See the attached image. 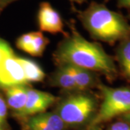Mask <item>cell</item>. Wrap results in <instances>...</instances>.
Masks as SVG:
<instances>
[{
	"instance_id": "8992f818",
	"label": "cell",
	"mask_w": 130,
	"mask_h": 130,
	"mask_svg": "<svg viewBox=\"0 0 130 130\" xmlns=\"http://www.w3.org/2000/svg\"><path fill=\"white\" fill-rule=\"evenodd\" d=\"M57 100L58 98L51 93L29 88L25 106L16 116L22 119L46 112L47 108L56 103Z\"/></svg>"
},
{
	"instance_id": "484cf974",
	"label": "cell",
	"mask_w": 130,
	"mask_h": 130,
	"mask_svg": "<svg viewBox=\"0 0 130 130\" xmlns=\"http://www.w3.org/2000/svg\"><path fill=\"white\" fill-rule=\"evenodd\" d=\"M129 18H130V14H129Z\"/></svg>"
},
{
	"instance_id": "ac0fdd59",
	"label": "cell",
	"mask_w": 130,
	"mask_h": 130,
	"mask_svg": "<svg viewBox=\"0 0 130 130\" xmlns=\"http://www.w3.org/2000/svg\"><path fill=\"white\" fill-rule=\"evenodd\" d=\"M108 130H130V124L124 120L117 121L110 126Z\"/></svg>"
},
{
	"instance_id": "6da1fadb",
	"label": "cell",
	"mask_w": 130,
	"mask_h": 130,
	"mask_svg": "<svg viewBox=\"0 0 130 130\" xmlns=\"http://www.w3.org/2000/svg\"><path fill=\"white\" fill-rule=\"evenodd\" d=\"M70 34L59 43L54 54L58 65H72L113 78L117 70L112 57L97 42L88 41L77 31L73 21L69 23Z\"/></svg>"
},
{
	"instance_id": "e0dca14e",
	"label": "cell",
	"mask_w": 130,
	"mask_h": 130,
	"mask_svg": "<svg viewBox=\"0 0 130 130\" xmlns=\"http://www.w3.org/2000/svg\"><path fill=\"white\" fill-rule=\"evenodd\" d=\"M7 115V105L0 93V127H2L6 123Z\"/></svg>"
},
{
	"instance_id": "52a82bcc",
	"label": "cell",
	"mask_w": 130,
	"mask_h": 130,
	"mask_svg": "<svg viewBox=\"0 0 130 130\" xmlns=\"http://www.w3.org/2000/svg\"><path fill=\"white\" fill-rule=\"evenodd\" d=\"M38 25L41 32L51 34L65 33L64 23L59 12L48 2H43L39 5L37 14Z\"/></svg>"
},
{
	"instance_id": "30bf717a",
	"label": "cell",
	"mask_w": 130,
	"mask_h": 130,
	"mask_svg": "<svg viewBox=\"0 0 130 130\" xmlns=\"http://www.w3.org/2000/svg\"><path fill=\"white\" fill-rule=\"evenodd\" d=\"M66 66H67L74 78L78 92L90 88L97 84L96 77L92 71L72 65Z\"/></svg>"
},
{
	"instance_id": "d6986e66",
	"label": "cell",
	"mask_w": 130,
	"mask_h": 130,
	"mask_svg": "<svg viewBox=\"0 0 130 130\" xmlns=\"http://www.w3.org/2000/svg\"><path fill=\"white\" fill-rule=\"evenodd\" d=\"M118 7L130 9V0H118Z\"/></svg>"
},
{
	"instance_id": "8fae6325",
	"label": "cell",
	"mask_w": 130,
	"mask_h": 130,
	"mask_svg": "<svg viewBox=\"0 0 130 130\" xmlns=\"http://www.w3.org/2000/svg\"><path fill=\"white\" fill-rule=\"evenodd\" d=\"M52 85L67 91L78 92L72 75L66 65H59L51 78Z\"/></svg>"
},
{
	"instance_id": "7402d4cb",
	"label": "cell",
	"mask_w": 130,
	"mask_h": 130,
	"mask_svg": "<svg viewBox=\"0 0 130 130\" xmlns=\"http://www.w3.org/2000/svg\"><path fill=\"white\" fill-rule=\"evenodd\" d=\"M69 1L72 3H76V4H79V5L87 2V0H69Z\"/></svg>"
},
{
	"instance_id": "ba28073f",
	"label": "cell",
	"mask_w": 130,
	"mask_h": 130,
	"mask_svg": "<svg viewBox=\"0 0 130 130\" xmlns=\"http://www.w3.org/2000/svg\"><path fill=\"white\" fill-rule=\"evenodd\" d=\"M23 130H65L67 125L55 111L22 119Z\"/></svg>"
},
{
	"instance_id": "4fadbf2b",
	"label": "cell",
	"mask_w": 130,
	"mask_h": 130,
	"mask_svg": "<svg viewBox=\"0 0 130 130\" xmlns=\"http://www.w3.org/2000/svg\"><path fill=\"white\" fill-rule=\"evenodd\" d=\"M116 57L124 77L130 82V36L121 41L116 50Z\"/></svg>"
},
{
	"instance_id": "d4e9b609",
	"label": "cell",
	"mask_w": 130,
	"mask_h": 130,
	"mask_svg": "<svg viewBox=\"0 0 130 130\" xmlns=\"http://www.w3.org/2000/svg\"><path fill=\"white\" fill-rule=\"evenodd\" d=\"M0 130H5V129H3V127H0Z\"/></svg>"
},
{
	"instance_id": "44dd1931",
	"label": "cell",
	"mask_w": 130,
	"mask_h": 130,
	"mask_svg": "<svg viewBox=\"0 0 130 130\" xmlns=\"http://www.w3.org/2000/svg\"><path fill=\"white\" fill-rule=\"evenodd\" d=\"M121 118H122V119L124 121H126V122H128V123L130 124V112L126 113V114L123 115V116H121Z\"/></svg>"
},
{
	"instance_id": "9a60e30c",
	"label": "cell",
	"mask_w": 130,
	"mask_h": 130,
	"mask_svg": "<svg viewBox=\"0 0 130 130\" xmlns=\"http://www.w3.org/2000/svg\"><path fill=\"white\" fill-rule=\"evenodd\" d=\"M36 32H30L23 34L18 38L16 41V46L19 49L28 53L32 43V39L35 36Z\"/></svg>"
},
{
	"instance_id": "7c38bea8",
	"label": "cell",
	"mask_w": 130,
	"mask_h": 130,
	"mask_svg": "<svg viewBox=\"0 0 130 130\" xmlns=\"http://www.w3.org/2000/svg\"><path fill=\"white\" fill-rule=\"evenodd\" d=\"M17 60L23 67L28 83L41 82L45 78L44 72L36 61L18 56H17Z\"/></svg>"
},
{
	"instance_id": "5b68a950",
	"label": "cell",
	"mask_w": 130,
	"mask_h": 130,
	"mask_svg": "<svg viewBox=\"0 0 130 130\" xmlns=\"http://www.w3.org/2000/svg\"><path fill=\"white\" fill-rule=\"evenodd\" d=\"M27 83L23 67L14 54L7 56L0 61V88L5 89Z\"/></svg>"
},
{
	"instance_id": "277c9868",
	"label": "cell",
	"mask_w": 130,
	"mask_h": 130,
	"mask_svg": "<svg viewBox=\"0 0 130 130\" xmlns=\"http://www.w3.org/2000/svg\"><path fill=\"white\" fill-rule=\"evenodd\" d=\"M98 88L102 94L103 101L95 115L89 123L90 129L130 112L129 88H111L101 83L98 85Z\"/></svg>"
},
{
	"instance_id": "3957f363",
	"label": "cell",
	"mask_w": 130,
	"mask_h": 130,
	"mask_svg": "<svg viewBox=\"0 0 130 130\" xmlns=\"http://www.w3.org/2000/svg\"><path fill=\"white\" fill-rule=\"evenodd\" d=\"M97 111L95 98L87 93L76 92L62 99L55 112L67 126H79L90 122Z\"/></svg>"
},
{
	"instance_id": "603a6c76",
	"label": "cell",
	"mask_w": 130,
	"mask_h": 130,
	"mask_svg": "<svg viewBox=\"0 0 130 130\" xmlns=\"http://www.w3.org/2000/svg\"><path fill=\"white\" fill-rule=\"evenodd\" d=\"M2 9H3V8H2V7L0 6V12H1L2 11Z\"/></svg>"
},
{
	"instance_id": "9c48e42d",
	"label": "cell",
	"mask_w": 130,
	"mask_h": 130,
	"mask_svg": "<svg viewBox=\"0 0 130 130\" xmlns=\"http://www.w3.org/2000/svg\"><path fill=\"white\" fill-rule=\"evenodd\" d=\"M28 89L27 85H14L4 89L6 103L14 112L15 116L22 111L25 106Z\"/></svg>"
},
{
	"instance_id": "ffe728a7",
	"label": "cell",
	"mask_w": 130,
	"mask_h": 130,
	"mask_svg": "<svg viewBox=\"0 0 130 130\" xmlns=\"http://www.w3.org/2000/svg\"><path fill=\"white\" fill-rule=\"evenodd\" d=\"M15 1H18V0H0V6L4 9L6 6H7L9 4Z\"/></svg>"
},
{
	"instance_id": "2e32d148",
	"label": "cell",
	"mask_w": 130,
	"mask_h": 130,
	"mask_svg": "<svg viewBox=\"0 0 130 130\" xmlns=\"http://www.w3.org/2000/svg\"><path fill=\"white\" fill-rule=\"evenodd\" d=\"M12 54H14L12 48L7 42L0 38V61L5 57Z\"/></svg>"
},
{
	"instance_id": "cb8c5ba5",
	"label": "cell",
	"mask_w": 130,
	"mask_h": 130,
	"mask_svg": "<svg viewBox=\"0 0 130 130\" xmlns=\"http://www.w3.org/2000/svg\"><path fill=\"white\" fill-rule=\"evenodd\" d=\"M91 130H99V129H96V127H95V128H93V129H91Z\"/></svg>"
},
{
	"instance_id": "5bb4252c",
	"label": "cell",
	"mask_w": 130,
	"mask_h": 130,
	"mask_svg": "<svg viewBox=\"0 0 130 130\" xmlns=\"http://www.w3.org/2000/svg\"><path fill=\"white\" fill-rule=\"evenodd\" d=\"M48 39L41 31H36L28 54L33 56H41L48 43Z\"/></svg>"
},
{
	"instance_id": "7a4b0ae2",
	"label": "cell",
	"mask_w": 130,
	"mask_h": 130,
	"mask_svg": "<svg viewBox=\"0 0 130 130\" xmlns=\"http://www.w3.org/2000/svg\"><path fill=\"white\" fill-rule=\"evenodd\" d=\"M74 9L83 26L95 40L113 44L130 36V25L126 19L103 4L92 2L83 11Z\"/></svg>"
}]
</instances>
